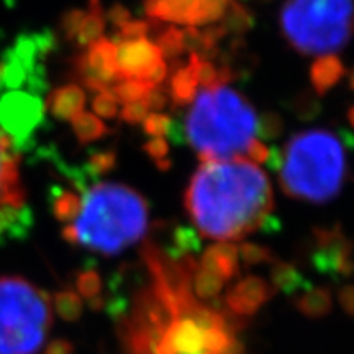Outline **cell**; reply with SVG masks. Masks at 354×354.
<instances>
[{
  "label": "cell",
  "instance_id": "21",
  "mask_svg": "<svg viewBox=\"0 0 354 354\" xmlns=\"http://www.w3.org/2000/svg\"><path fill=\"white\" fill-rule=\"evenodd\" d=\"M271 279L274 289H282L287 292H294L302 284V276L297 269L289 263L274 261L271 263Z\"/></svg>",
  "mask_w": 354,
  "mask_h": 354
},
{
  "label": "cell",
  "instance_id": "4",
  "mask_svg": "<svg viewBox=\"0 0 354 354\" xmlns=\"http://www.w3.org/2000/svg\"><path fill=\"white\" fill-rule=\"evenodd\" d=\"M268 165L279 171L287 196L312 203L333 201L348 171L344 143L328 130L297 133L287 141L284 153L271 151Z\"/></svg>",
  "mask_w": 354,
  "mask_h": 354
},
{
  "label": "cell",
  "instance_id": "24",
  "mask_svg": "<svg viewBox=\"0 0 354 354\" xmlns=\"http://www.w3.org/2000/svg\"><path fill=\"white\" fill-rule=\"evenodd\" d=\"M74 125H76V131H77L79 138L84 141L97 140L105 133L104 123H102L99 118L94 117V115H91V113L79 115Z\"/></svg>",
  "mask_w": 354,
  "mask_h": 354
},
{
  "label": "cell",
  "instance_id": "11",
  "mask_svg": "<svg viewBox=\"0 0 354 354\" xmlns=\"http://www.w3.org/2000/svg\"><path fill=\"white\" fill-rule=\"evenodd\" d=\"M24 203L25 192L20 180L19 159L10 141L0 133V223L24 209Z\"/></svg>",
  "mask_w": 354,
  "mask_h": 354
},
{
  "label": "cell",
  "instance_id": "18",
  "mask_svg": "<svg viewBox=\"0 0 354 354\" xmlns=\"http://www.w3.org/2000/svg\"><path fill=\"white\" fill-rule=\"evenodd\" d=\"M84 107V92L79 87H66L57 91L53 99V112L59 117L76 118L82 113Z\"/></svg>",
  "mask_w": 354,
  "mask_h": 354
},
{
  "label": "cell",
  "instance_id": "27",
  "mask_svg": "<svg viewBox=\"0 0 354 354\" xmlns=\"http://www.w3.org/2000/svg\"><path fill=\"white\" fill-rule=\"evenodd\" d=\"M240 259L246 264H261V263H274V256L268 248H263L254 243H245L240 248Z\"/></svg>",
  "mask_w": 354,
  "mask_h": 354
},
{
  "label": "cell",
  "instance_id": "28",
  "mask_svg": "<svg viewBox=\"0 0 354 354\" xmlns=\"http://www.w3.org/2000/svg\"><path fill=\"white\" fill-rule=\"evenodd\" d=\"M282 118L272 112H266L258 118V135L264 140H276L282 133Z\"/></svg>",
  "mask_w": 354,
  "mask_h": 354
},
{
  "label": "cell",
  "instance_id": "38",
  "mask_svg": "<svg viewBox=\"0 0 354 354\" xmlns=\"http://www.w3.org/2000/svg\"><path fill=\"white\" fill-rule=\"evenodd\" d=\"M349 87H351L354 91V71L351 73V76H349Z\"/></svg>",
  "mask_w": 354,
  "mask_h": 354
},
{
  "label": "cell",
  "instance_id": "1",
  "mask_svg": "<svg viewBox=\"0 0 354 354\" xmlns=\"http://www.w3.org/2000/svg\"><path fill=\"white\" fill-rule=\"evenodd\" d=\"M184 203L202 236L220 243L243 240L259 230L274 209L268 176L248 159L202 162Z\"/></svg>",
  "mask_w": 354,
  "mask_h": 354
},
{
  "label": "cell",
  "instance_id": "6",
  "mask_svg": "<svg viewBox=\"0 0 354 354\" xmlns=\"http://www.w3.org/2000/svg\"><path fill=\"white\" fill-rule=\"evenodd\" d=\"M279 25L295 51L325 56L346 46L354 35V2L286 0Z\"/></svg>",
  "mask_w": 354,
  "mask_h": 354
},
{
  "label": "cell",
  "instance_id": "35",
  "mask_svg": "<svg viewBox=\"0 0 354 354\" xmlns=\"http://www.w3.org/2000/svg\"><path fill=\"white\" fill-rule=\"evenodd\" d=\"M339 304L348 315L354 317V286H346L339 290Z\"/></svg>",
  "mask_w": 354,
  "mask_h": 354
},
{
  "label": "cell",
  "instance_id": "5",
  "mask_svg": "<svg viewBox=\"0 0 354 354\" xmlns=\"http://www.w3.org/2000/svg\"><path fill=\"white\" fill-rule=\"evenodd\" d=\"M53 300L28 279L0 276V354H38L53 325Z\"/></svg>",
  "mask_w": 354,
  "mask_h": 354
},
{
  "label": "cell",
  "instance_id": "20",
  "mask_svg": "<svg viewBox=\"0 0 354 354\" xmlns=\"http://www.w3.org/2000/svg\"><path fill=\"white\" fill-rule=\"evenodd\" d=\"M156 46L159 48V51H161L162 57H166V59H171V61H176L177 57H179L185 51L184 50V32L174 25L166 26V28H162L158 35Z\"/></svg>",
  "mask_w": 354,
  "mask_h": 354
},
{
  "label": "cell",
  "instance_id": "16",
  "mask_svg": "<svg viewBox=\"0 0 354 354\" xmlns=\"http://www.w3.org/2000/svg\"><path fill=\"white\" fill-rule=\"evenodd\" d=\"M294 304L305 317H325L331 310V295L326 289H307L295 297Z\"/></svg>",
  "mask_w": 354,
  "mask_h": 354
},
{
  "label": "cell",
  "instance_id": "31",
  "mask_svg": "<svg viewBox=\"0 0 354 354\" xmlns=\"http://www.w3.org/2000/svg\"><path fill=\"white\" fill-rule=\"evenodd\" d=\"M148 115L149 109L146 107L145 100L131 102V104H127L122 110V118L128 123H143Z\"/></svg>",
  "mask_w": 354,
  "mask_h": 354
},
{
  "label": "cell",
  "instance_id": "33",
  "mask_svg": "<svg viewBox=\"0 0 354 354\" xmlns=\"http://www.w3.org/2000/svg\"><path fill=\"white\" fill-rule=\"evenodd\" d=\"M246 156L251 159V162H268L269 158H271V149L266 146L263 141L254 138L253 143L250 145V148H248V153Z\"/></svg>",
  "mask_w": 354,
  "mask_h": 354
},
{
  "label": "cell",
  "instance_id": "19",
  "mask_svg": "<svg viewBox=\"0 0 354 354\" xmlns=\"http://www.w3.org/2000/svg\"><path fill=\"white\" fill-rule=\"evenodd\" d=\"M53 300V310L61 318L68 322H76L82 315V302L81 295L74 290H59L56 292Z\"/></svg>",
  "mask_w": 354,
  "mask_h": 354
},
{
  "label": "cell",
  "instance_id": "15",
  "mask_svg": "<svg viewBox=\"0 0 354 354\" xmlns=\"http://www.w3.org/2000/svg\"><path fill=\"white\" fill-rule=\"evenodd\" d=\"M198 81L192 63L180 66L174 71L169 81V99L177 107L192 104L197 95Z\"/></svg>",
  "mask_w": 354,
  "mask_h": 354
},
{
  "label": "cell",
  "instance_id": "37",
  "mask_svg": "<svg viewBox=\"0 0 354 354\" xmlns=\"http://www.w3.org/2000/svg\"><path fill=\"white\" fill-rule=\"evenodd\" d=\"M348 120H349V123H351V127L354 128V107L348 110Z\"/></svg>",
  "mask_w": 354,
  "mask_h": 354
},
{
  "label": "cell",
  "instance_id": "22",
  "mask_svg": "<svg viewBox=\"0 0 354 354\" xmlns=\"http://www.w3.org/2000/svg\"><path fill=\"white\" fill-rule=\"evenodd\" d=\"M76 292L81 299H86L91 307L100 308V292H102V279L95 271H86L77 276Z\"/></svg>",
  "mask_w": 354,
  "mask_h": 354
},
{
  "label": "cell",
  "instance_id": "12",
  "mask_svg": "<svg viewBox=\"0 0 354 354\" xmlns=\"http://www.w3.org/2000/svg\"><path fill=\"white\" fill-rule=\"evenodd\" d=\"M117 71L120 79H136L143 81L158 63H161V51L156 43L148 38L117 41Z\"/></svg>",
  "mask_w": 354,
  "mask_h": 354
},
{
  "label": "cell",
  "instance_id": "32",
  "mask_svg": "<svg viewBox=\"0 0 354 354\" xmlns=\"http://www.w3.org/2000/svg\"><path fill=\"white\" fill-rule=\"evenodd\" d=\"M146 107L149 109V112H159V110L166 109L169 104V94L161 87H153L145 97Z\"/></svg>",
  "mask_w": 354,
  "mask_h": 354
},
{
  "label": "cell",
  "instance_id": "2",
  "mask_svg": "<svg viewBox=\"0 0 354 354\" xmlns=\"http://www.w3.org/2000/svg\"><path fill=\"white\" fill-rule=\"evenodd\" d=\"M146 198L125 184L100 183L79 198L74 218L63 236L71 245L115 256L138 243L148 232Z\"/></svg>",
  "mask_w": 354,
  "mask_h": 354
},
{
  "label": "cell",
  "instance_id": "36",
  "mask_svg": "<svg viewBox=\"0 0 354 354\" xmlns=\"http://www.w3.org/2000/svg\"><path fill=\"white\" fill-rule=\"evenodd\" d=\"M109 17H110V20L113 21V25H117V26H123L130 21V12H128L127 8L122 6H115L112 10L109 12Z\"/></svg>",
  "mask_w": 354,
  "mask_h": 354
},
{
  "label": "cell",
  "instance_id": "13",
  "mask_svg": "<svg viewBox=\"0 0 354 354\" xmlns=\"http://www.w3.org/2000/svg\"><path fill=\"white\" fill-rule=\"evenodd\" d=\"M274 292H276L274 286L263 277L248 276L238 281L232 290H228V294L225 295V304L233 317H250L254 315L272 297Z\"/></svg>",
  "mask_w": 354,
  "mask_h": 354
},
{
  "label": "cell",
  "instance_id": "7",
  "mask_svg": "<svg viewBox=\"0 0 354 354\" xmlns=\"http://www.w3.org/2000/svg\"><path fill=\"white\" fill-rule=\"evenodd\" d=\"M240 271V250L232 243L210 246L197 263L192 277V289L198 300H212L220 294Z\"/></svg>",
  "mask_w": 354,
  "mask_h": 354
},
{
  "label": "cell",
  "instance_id": "25",
  "mask_svg": "<svg viewBox=\"0 0 354 354\" xmlns=\"http://www.w3.org/2000/svg\"><path fill=\"white\" fill-rule=\"evenodd\" d=\"M145 131L148 133L149 136H171L174 133V123H172V118L166 113H158V112H149L148 117L145 118L143 122Z\"/></svg>",
  "mask_w": 354,
  "mask_h": 354
},
{
  "label": "cell",
  "instance_id": "26",
  "mask_svg": "<svg viewBox=\"0 0 354 354\" xmlns=\"http://www.w3.org/2000/svg\"><path fill=\"white\" fill-rule=\"evenodd\" d=\"M145 151L156 162V166L161 171H167L171 167V159L167 158V154H169V145H167L165 138L154 136V138L148 140L145 145Z\"/></svg>",
  "mask_w": 354,
  "mask_h": 354
},
{
  "label": "cell",
  "instance_id": "10",
  "mask_svg": "<svg viewBox=\"0 0 354 354\" xmlns=\"http://www.w3.org/2000/svg\"><path fill=\"white\" fill-rule=\"evenodd\" d=\"M79 71L87 87L97 92L110 91L120 82L117 71V44L112 39L99 38L91 44V50L79 61Z\"/></svg>",
  "mask_w": 354,
  "mask_h": 354
},
{
  "label": "cell",
  "instance_id": "14",
  "mask_svg": "<svg viewBox=\"0 0 354 354\" xmlns=\"http://www.w3.org/2000/svg\"><path fill=\"white\" fill-rule=\"evenodd\" d=\"M344 73H346V69H344V64L338 56L325 55L317 57L312 69H310V79H312V86L317 94L325 95L330 88H333L342 81Z\"/></svg>",
  "mask_w": 354,
  "mask_h": 354
},
{
  "label": "cell",
  "instance_id": "34",
  "mask_svg": "<svg viewBox=\"0 0 354 354\" xmlns=\"http://www.w3.org/2000/svg\"><path fill=\"white\" fill-rule=\"evenodd\" d=\"M44 354H74V344L63 338L53 339L44 348Z\"/></svg>",
  "mask_w": 354,
  "mask_h": 354
},
{
  "label": "cell",
  "instance_id": "29",
  "mask_svg": "<svg viewBox=\"0 0 354 354\" xmlns=\"http://www.w3.org/2000/svg\"><path fill=\"white\" fill-rule=\"evenodd\" d=\"M151 32V24L143 20H130L128 24L120 26L117 41H131V39L146 38V35Z\"/></svg>",
  "mask_w": 354,
  "mask_h": 354
},
{
  "label": "cell",
  "instance_id": "23",
  "mask_svg": "<svg viewBox=\"0 0 354 354\" xmlns=\"http://www.w3.org/2000/svg\"><path fill=\"white\" fill-rule=\"evenodd\" d=\"M148 84L143 81H136V79H123V81L117 82L110 88V92L115 95V99L123 104H131V102L145 100L146 94L151 91Z\"/></svg>",
  "mask_w": 354,
  "mask_h": 354
},
{
  "label": "cell",
  "instance_id": "9",
  "mask_svg": "<svg viewBox=\"0 0 354 354\" xmlns=\"http://www.w3.org/2000/svg\"><path fill=\"white\" fill-rule=\"evenodd\" d=\"M312 263L318 271L333 276H349L354 272L353 243L344 236L342 228L313 230Z\"/></svg>",
  "mask_w": 354,
  "mask_h": 354
},
{
  "label": "cell",
  "instance_id": "17",
  "mask_svg": "<svg viewBox=\"0 0 354 354\" xmlns=\"http://www.w3.org/2000/svg\"><path fill=\"white\" fill-rule=\"evenodd\" d=\"M218 24L227 35H243L250 32L253 26V15L243 3L232 0Z\"/></svg>",
  "mask_w": 354,
  "mask_h": 354
},
{
  "label": "cell",
  "instance_id": "3",
  "mask_svg": "<svg viewBox=\"0 0 354 354\" xmlns=\"http://www.w3.org/2000/svg\"><path fill=\"white\" fill-rule=\"evenodd\" d=\"M184 130L202 162L245 159L258 135V115L240 92L227 86L203 88L185 115Z\"/></svg>",
  "mask_w": 354,
  "mask_h": 354
},
{
  "label": "cell",
  "instance_id": "30",
  "mask_svg": "<svg viewBox=\"0 0 354 354\" xmlns=\"http://www.w3.org/2000/svg\"><path fill=\"white\" fill-rule=\"evenodd\" d=\"M95 112L104 118H112L118 112V100L110 91L99 92V95L94 99Z\"/></svg>",
  "mask_w": 354,
  "mask_h": 354
},
{
  "label": "cell",
  "instance_id": "8",
  "mask_svg": "<svg viewBox=\"0 0 354 354\" xmlns=\"http://www.w3.org/2000/svg\"><path fill=\"white\" fill-rule=\"evenodd\" d=\"M232 0H145L149 19L189 26H209L223 19Z\"/></svg>",
  "mask_w": 354,
  "mask_h": 354
}]
</instances>
